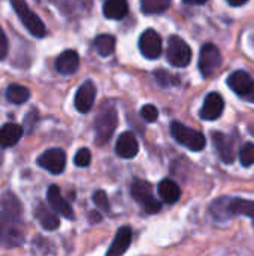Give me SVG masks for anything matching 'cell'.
<instances>
[{
  "mask_svg": "<svg viewBox=\"0 0 254 256\" xmlns=\"http://www.w3.org/2000/svg\"><path fill=\"white\" fill-rule=\"evenodd\" d=\"M10 4H12L15 14L18 15L19 21L28 30L30 34H33L34 38H43V36H46V27H45V24L27 6L25 0H10Z\"/></svg>",
  "mask_w": 254,
  "mask_h": 256,
  "instance_id": "1",
  "label": "cell"
},
{
  "mask_svg": "<svg viewBox=\"0 0 254 256\" xmlns=\"http://www.w3.org/2000/svg\"><path fill=\"white\" fill-rule=\"evenodd\" d=\"M171 132H172V136L177 140V142L187 147L189 150L201 152L207 144V140H205L204 134H201L196 129H192V128H189V126H186V124H183L180 122L172 123Z\"/></svg>",
  "mask_w": 254,
  "mask_h": 256,
  "instance_id": "2",
  "label": "cell"
},
{
  "mask_svg": "<svg viewBox=\"0 0 254 256\" xmlns=\"http://www.w3.org/2000/svg\"><path fill=\"white\" fill-rule=\"evenodd\" d=\"M130 194L133 196V200L150 214H154V213H159L160 208H162V204L154 198V194H153V188L148 182L145 180H133L132 183V188H130Z\"/></svg>",
  "mask_w": 254,
  "mask_h": 256,
  "instance_id": "3",
  "label": "cell"
},
{
  "mask_svg": "<svg viewBox=\"0 0 254 256\" xmlns=\"http://www.w3.org/2000/svg\"><path fill=\"white\" fill-rule=\"evenodd\" d=\"M117 123L118 117L114 106H108L100 111V114L96 118V142L99 146H105L111 140L117 128Z\"/></svg>",
  "mask_w": 254,
  "mask_h": 256,
  "instance_id": "4",
  "label": "cell"
},
{
  "mask_svg": "<svg viewBox=\"0 0 254 256\" xmlns=\"http://www.w3.org/2000/svg\"><path fill=\"white\" fill-rule=\"evenodd\" d=\"M166 58L177 68H186L192 60V50L189 44L180 36H171L168 42Z\"/></svg>",
  "mask_w": 254,
  "mask_h": 256,
  "instance_id": "5",
  "label": "cell"
},
{
  "mask_svg": "<svg viewBox=\"0 0 254 256\" xmlns=\"http://www.w3.org/2000/svg\"><path fill=\"white\" fill-rule=\"evenodd\" d=\"M222 64V54L213 44L202 46L199 54V70L204 76H211Z\"/></svg>",
  "mask_w": 254,
  "mask_h": 256,
  "instance_id": "6",
  "label": "cell"
},
{
  "mask_svg": "<svg viewBox=\"0 0 254 256\" xmlns=\"http://www.w3.org/2000/svg\"><path fill=\"white\" fill-rule=\"evenodd\" d=\"M37 165L51 174H61L66 166V153L61 148H49L37 158Z\"/></svg>",
  "mask_w": 254,
  "mask_h": 256,
  "instance_id": "7",
  "label": "cell"
},
{
  "mask_svg": "<svg viewBox=\"0 0 254 256\" xmlns=\"http://www.w3.org/2000/svg\"><path fill=\"white\" fill-rule=\"evenodd\" d=\"M139 50H141L142 56L150 58V60L160 57V54H162V38H160V34L153 28L145 30L139 38Z\"/></svg>",
  "mask_w": 254,
  "mask_h": 256,
  "instance_id": "8",
  "label": "cell"
},
{
  "mask_svg": "<svg viewBox=\"0 0 254 256\" xmlns=\"http://www.w3.org/2000/svg\"><path fill=\"white\" fill-rule=\"evenodd\" d=\"M96 99V86L91 81H85L75 94V108L79 112H88Z\"/></svg>",
  "mask_w": 254,
  "mask_h": 256,
  "instance_id": "9",
  "label": "cell"
},
{
  "mask_svg": "<svg viewBox=\"0 0 254 256\" xmlns=\"http://www.w3.org/2000/svg\"><path fill=\"white\" fill-rule=\"evenodd\" d=\"M46 198H48L49 207L54 212H57L58 214H61L66 219H73V210H72L70 204L61 196V192H60L58 186H55V184L49 186V189L46 192Z\"/></svg>",
  "mask_w": 254,
  "mask_h": 256,
  "instance_id": "10",
  "label": "cell"
},
{
  "mask_svg": "<svg viewBox=\"0 0 254 256\" xmlns=\"http://www.w3.org/2000/svg\"><path fill=\"white\" fill-rule=\"evenodd\" d=\"M225 110V100L219 93H210L201 108V117L204 120H216Z\"/></svg>",
  "mask_w": 254,
  "mask_h": 256,
  "instance_id": "11",
  "label": "cell"
},
{
  "mask_svg": "<svg viewBox=\"0 0 254 256\" xmlns=\"http://www.w3.org/2000/svg\"><path fill=\"white\" fill-rule=\"evenodd\" d=\"M139 146H138V140L135 136V134L132 132H123L120 135V138L117 140V146H115V152L120 158L123 159H132L138 154Z\"/></svg>",
  "mask_w": 254,
  "mask_h": 256,
  "instance_id": "12",
  "label": "cell"
},
{
  "mask_svg": "<svg viewBox=\"0 0 254 256\" xmlns=\"http://www.w3.org/2000/svg\"><path fill=\"white\" fill-rule=\"evenodd\" d=\"M79 66V56L73 50L63 51L55 60V69L61 75H72L78 70Z\"/></svg>",
  "mask_w": 254,
  "mask_h": 256,
  "instance_id": "13",
  "label": "cell"
},
{
  "mask_svg": "<svg viewBox=\"0 0 254 256\" xmlns=\"http://www.w3.org/2000/svg\"><path fill=\"white\" fill-rule=\"evenodd\" d=\"M213 142L225 164H232L235 160V148L234 141L222 132L213 134Z\"/></svg>",
  "mask_w": 254,
  "mask_h": 256,
  "instance_id": "14",
  "label": "cell"
},
{
  "mask_svg": "<svg viewBox=\"0 0 254 256\" xmlns=\"http://www.w3.org/2000/svg\"><path fill=\"white\" fill-rule=\"evenodd\" d=\"M34 218L39 222V225L46 231H54L60 226L57 212H54L52 208H48L43 204H37V207L34 210Z\"/></svg>",
  "mask_w": 254,
  "mask_h": 256,
  "instance_id": "15",
  "label": "cell"
},
{
  "mask_svg": "<svg viewBox=\"0 0 254 256\" xmlns=\"http://www.w3.org/2000/svg\"><path fill=\"white\" fill-rule=\"evenodd\" d=\"M130 242H132V230L129 226H123L117 231V236L109 248V250L106 252L108 256H120L123 255L129 246H130Z\"/></svg>",
  "mask_w": 254,
  "mask_h": 256,
  "instance_id": "16",
  "label": "cell"
},
{
  "mask_svg": "<svg viewBox=\"0 0 254 256\" xmlns=\"http://www.w3.org/2000/svg\"><path fill=\"white\" fill-rule=\"evenodd\" d=\"M22 136V126L15 123H6L0 128V147H13Z\"/></svg>",
  "mask_w": 254,
  "mask_h": 256,
  "instance_id": "17",
  "label": "cell"
},
{
  "mask_svg": "<svg viewBox=\"0 0 254 256\" xmlns=\"http://www.w3.org/2000/svg\"><path fill=\"white\" fill-rule=\"evenodd\" d=\"M228 84H229V87H231L237 94L244 96V94L250 90V87H252V84H253V80L250 78V75H249L247 72H244V70H237V72H234V74L228 78Z\"/></svg>",
  "mask_w": 254,
  "mask_h": 256,
  "instance_id": "18",
  "label": "cell"
},
{
  "mask_svg": "<svg viewBox=\"0 0 254 256\" xmlns=\"http://www.w3.org/2000/svg\"><path fill=\"white\" fill-rule=\"evenodd\" d=\"M127 0H105L103 3V14L109 20H121L127 15Z\"/></svg>",
  "mask_w": 254,
  "mask_h": 256,
  "instance_id": "19",
  "label": "cell"
},
{
  "mask_svg": "<svg viewBox=\"0 0 254 256\" xmlns=\"http://www.w3.org/2000/svg\"><path fill=\"white\" fill-rule=\"evenodd\" d=\"M159 195L165 202L174 204V202H177L180 200L181 190H180V188H178V184L175 182L166 178V180H162L160 184H159Z\"/></svg>",
  "mask_w": 254,
  "mask_h": 256,
  "instance_id": "20",
  "label": "cell"
},
{
  "mask_svg": "<svg viewBox=\"0 0 254 256\" xmlns=\"http://www.w3.org/2000/svg\"><path fill=\"white\" fill-rule=\"evenodd\" d=\"M228 210L231 214H243L247 216L254 220V202L253 201H247V200H240L235 198L229 202Z\"/></svg>",
  "mask_w": 254,
  "mask_h": 256,
  "instance_id": "21",
  "label": "cell"
},
{
  "mask_svg": "<svg viewBox=\"0 0 254 256\" xmlns=\"http://www.w3.org/2000/svg\"><path fill=\"white\" fill-rule=\"evenodd\" d=\"M6 99H7L10 104L21 105V104H24V102H27V100L30 99V92H28V88H25L24 86L10 84V86L6 88Z\"/></svg>",
  "mask_w": 254,
  "mask_h": 256,
  "instance_id": "22",
  "label": "cell"
},
{
  "mask_svg": "<svg viewBox=\"0 0 254 256\" xmlns=\"http://www.w3.org/2000/svg\"><path fill=\"white\" fill-rule=\"evenodd\" d=\"M94 48L102 57H108L115 50V38L111 34H99L94 39Z\"/></svg>",
  "mask_w": 254,
  "mask_h": 256,
  "instance_id": "23",
  "label": "cell"
},
{
  "mask_svg": "<svg viewBox=\"0 0 254 256\" xmlns=\"http://www.w3.org/2000/svg\"><path fill=\"white\" fill-rule=\"evenodd\" d=\"M171 4V0H141V9L145 14H162Z\"/></svg>",
  "mask_w": 254,
  "mask_h": 256,
  "instance_id": "24",
  "label": "cell"
},
{
  "mask_svg": "<svg viewBox=\"0 0 254 256\" xmlns=\"http://www.w3.org/2000/svg\"><path fill=\"white\" fill-rule=\"evenodd\" d=\"M240 160L243 166H252L254 164V144L253 142H247L243 146L241 152H240Z\"/></svg>",
  "mask_w": 254,
  "mask_h": 256,
  "instance_id": "25",
  "label": "cell"
},
{
  "mask_svg": "<svg viewBox=\"0 0 254 256\" xmlns=\"http://www.w3.org/2000/svg\"><path fill=\"white\" fill-rule=\"evenodd\" d=\"M73 162H75L76 166H81V168L88 166L90 162H91V153H90V150H88V148H81V150H78L76 154H75Z\"/></svg>",
  "mask_w": 254,
  "mask_h": 256,
  "instance_id": "26",
  "label": "cell"
},
{
  "mask_svg": "<svg viewBox=\"0 0 254 256\" xmlns=\"http://www.w3.org/2000/svg\"><path fill=\"white\" fill-rule=\"evenodd\" d=\"M93 202H94V206H96L99 210H102V212H109V201H108V196H106V194H105L103 190L94 192V195H93Z\"/></svg>",
  "mask_w": 254,
  "mask_h": 256,
  "instance_id": "27",
  "label": "cell"
},
{
  "mask_svg": "<svg viewBox=\"0 0 254 256\" xmlns=\"http://www.w3.org/2000/svg\"><path fill=\"white\" fill-rule=\"evenodd\" d=\"M141 117H142L145 122L153 123V122H156V120L159 118V111H157V108H156L154 105H145V106H142V110H141Z\"/></svg>",
  "mask_w": 254,
  "mask_h": 256,
  "instance_id": "28",
  "label": "cell"
},
{
  "mask_svg": "<svg viewBox=\"0 0 254 256\" xmlns=\"http://www.w3.org/2000/svg\"><path fill=\"white\" fill-rule=\"evenodd\" d=\"M7 50H9V42L3 28L0 27V60H3L7 56Z\"/></svg>",
  "mask_w": 254,
  "mask_h": 256,
  "instance_id": "29",
  "label": "cell"
},
{
  "mask_svg": "<svg viewBox=\"0 0 254 256\" xmlns=\"http://www.w3.org/2000/svg\"><path fill=\"white\" fill-rule=\"evenodd\" d=\"M156 78H157L163 86H168V84H171L172 75H171V74H166V72H163V70H160V72H156Z\"/></svg>",
  "mask_w": 254,
  "mask_h": 256,
  "instance_id": "30",
  "label": "cell"
},
{
  "mask_svg": "<svg viewBox=\"0 0 254 256\" xmlns=\"http://www.w3.org/2000/svg\"><path fill=\"white\" fill-rule=\"evenodd\" d=\"M244 99H247L249 102H254V81H253V84H252V87H250V90L243 96Z\"/></svg>",
  "mask_w": 254,
  "mask_h": 256,
  "instance_id": "31",
  "label": "cell"
},
{
  "mask_svg": "<svg viewBox=\"0 0 254 256\" xmlns=\"http://www.w3.org/2000/svg\"><path fill=\"white\" fill-rule=\"evenodd\" d=\"M229 2V4H232V6H241V4H244L247 0H228Z\"/></svg>",
  "mask_w": 254,
  "mask_h": 256,
  "instance_id": "32",
  "label": "cell"
},
{
  "mask_svg": "<svg viewBox=\"0 0 254 256\" xmlns=\"http://www.w3.org/2000/svg\"><path fill=\"white\" fill-rule=\"evenodd\" d=\"M186 3H190V4H202V3H205L207 0H184Z\"/></svg>",
  "mask_w": 254,
  "mask_h": 256,
  "instance_id": "33",
  "label": "cell"
},
{
  "mask_svg": "<svg viewBox=\"0 0 254 256\" xmlns=\"http://www.w3.org/2000/svg\"><path fill=\"white\" fill-rule=\"evenodd\" d=\"M90 218L93 219L91 222H99V220H100V214H97V213H91Z\"/></svg>",
  "mask_w": 254,
  "mask_h": 256,
  "instance_id": "34",
  "label": "cell"
},
{
  "mask_svg": "<svg viewBox=\"0 0 254 256\" xmlns=\"http://www.w3.org/2000/svg\"><path fill=\"white\" fill-rule=\"evenodd\" d=\"M0 164H1V160H0Z\"/></svg>",
  "mask_w": 254,
  "mask_h": 256,
  "instance_id": "35",
  "label": "cell"
}]
</instances>
